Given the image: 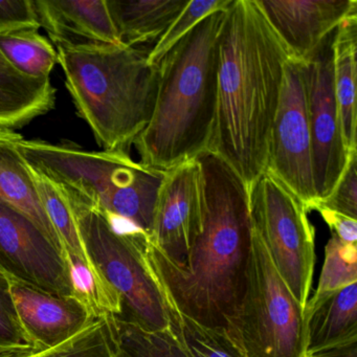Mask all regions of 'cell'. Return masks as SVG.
<instances>
[{
  "instance_id": "ffe728a7",
  "label": "cell",
  "mask_w": 357,
  "mask_h": 357,
  "mask_svg": "<svg viewBox=\"0 0 357 357\" xmlns=\"http://www.w3.org/2000/svg\"><path fill=\"white\" fill-rule=\"evenodd\" d=\"M304 317L307 353L357 336V283L326 296Z\"/></svg>"
},
{
  "instance_id": "9c48e42d",
  "label": "cell",
  "mask_w": 357,
  "mask_h": 357,
  "mask_svg": "<svg viewBox=\"0 0 357 357\" xmlns=\"http://www.w3.org/2000/svg\"><path fill=\"white\" fill-rule=\"evenodd\" d=\"M311 211L317 204L304 62L289 58L269 139L266 171Z\"/></svg>"
},
{
  "instance_id": "5b68a950",
  "label": "cell",
  "mask_w": 357,
  "mask_h": 357,
  "mask_svg": "<svg viewBox=\"0 0 357 357\" xmlns=\"http://www.w3.org/2000/svg\"><path fill=\"white\" fill-rule=\"evenodd\" d=\"M30 168L51 181L68 204L95 208L149 237L167 171L135 162L122 152L87 151L40 139L20 142Z\"/></svg>"
},
{
  "instance_id": "83f0119b",
  "label": "cell",
  "mask_w": 357,
  "mask_h": 357,
  "mask_svg": "<svg viewBox=\"0 0 357 357\" xmlns=\"http://www.w3.org/2000/svg\"><path fill=\"white\" fill-rule=\"evenodd\" d=\"M33 350L14 306L7 275L0 271V357Z\"/></svg>"
},
{
  "instance_id": "d6986e66",
  "label": "cell",
  "mask_w": 357,
  "mask_h": 357,
  "mask_svg": "<svg viewBox=\"0 0 357 357\" xmlns=\"http://www.w3.org/2000/svg\"><path fill=\"white\" fill-rule=\"evenodd\" d=\"M357 11L336 29L333 45L334 89L349 153L356 151Z\"/></svg>"
},
{
  "instance_id": "52a82bcc",
  "label": "cell",
  "mask_w": 357,
  "mask_h": 357,
  "mask_svg": "<svg viewBox=\"0 0 357 357\" xmlns=\"http://www.w3.org/2000/svg\"><path fill=\"white\" fill-rule=\"evenodd\" d=\"M229 332L248 357H306L304 310L252 225L245 286Z\"/></svg>"
},
{
  "instance_id": "7a4b0ae2",
  "label": "cell",
  "mask_w": 357,
  "mask_h": 357,
  "mask_svg": "<svg viewBox=\"0 0 357 357\" xmlns=\"http://www.w3.org/2000/svg\"><path fill=\"white\" fill-rule=\"evenodd\" d=\"M289 58L257 0H233L221 28L216 118L206 151L225 160L248 189L266 171Z\"/></svg>"
},
{
  "instance_id": "4fadbf2b",
  "label": "cell",
  "mask_w": 357,
  "mask_h": 357,
  "mask_svg": "<svg viewBox=\"0 0 357 357\" xmlns=\"http://www.w3.org/2000/svg\"><path fill=\"white\" fill-rule=\"evenodd\" d=\"M291 59L307 61L324 39L357 11L356 0H257Z\"/></svg>"
},
{
  "instance_id": "8fae6325",
  "label": "cell",
  "mask_w": 357,
  "mask_h": 357,
  "mask_svg": "<svg viewBox=\"0 0 357 357\" xmlns=\"http://www.w3.org/2000/svg\"><path fill=\"white\" fill-rule=\"evenodd\" d=\"M0 271L43 291L75 296L63 252L34 221L5 202H0Z\"/></svg>"
},
{
  "instance_id": "7402d4cb",
  "label": "cell",
  "mask_w": 357,
  "mask_h": 357,
  "mask_svg": "<svg viewBox=\"0 0 357 357\" xmlns=\"http://www.w3.org/2000/svg\"><path fill=\"white\" fill-rule=\"evenodd\" d=\"M0 52L16 70L33 78H50L58 63L57 50L35 29L0 33Z\"/></svg>"
},
{
  "instance_id": "5bb4252c",
  "label": "cell",
  "mask_w": 357,
  "mask_h": 357,
  "mask_svg": "<svg viewBox=\"0 0 357 357\" xmlns=\"http://www.w3.org/2000/svg\"><path fill=\"white\" fill-rule=\"evenodd\" d=\"M9 282L16 312L33 350L57 346L97 319L75 296L50 294L15 280Z\"/></svg>"
},
{
  "instance_id": "4dcf8cb0",
  "label": "cell",
  "mask_w": 357,
  "mask_h": 357,
  "mask_svg": "<svg viewBox=\"0 0 357 357\" xmlns=\"http://www.w3.org/2000/svg\"><path fill=\"white\" fill-rule=\"evenodd\" d=\"M317 211L327 223L331 233L346 243H357V220L346 215L317 206Z\"/></svg>"
},
{
  "instance_id": "ac0fdd59",
  "label": "cell",
  "mask_w": 357,
  "mask_h": 357,
  "mask_svg": "<svg viewBox=\"0 0 357 357\" xmlns=\"http://www.w3.org/2000/svg\"><path fill=\"white\" fill-rule=\"evenodd\" d=\"M190 0H106L119 40L125 47L155 45Z\"/></svg>"
},
{
  "instance_id": "4316f807",
  "label": "cell",
  "mask_w": 357,
  "mask_h": 357,
  "mask_svg": "<svg viewBox=\"0 0 357 357\" xmlns=\"http://www.w3.org/2000/svg\"><path fill=\"white\" fill-rule=\"evenodd\" d=\"M233 0H190L187 7L177 16L160 40L152 47L148 55V62L158 66L160 60L190 31L211 14L225 11Z\"/></svg>"
},
{
  "instance_id": "d4e9b609",
  "label": "cell",
  "mask_w": 357,
  "mask_h": 357,
  "mask_svg": "<svg viewBox=\"0 0 357 357\" xmlns=\"http://www.w3.org/2000/svg\"><path fill=\"white\" fill-rule=\"evenodd\" d=\"M112 317H97L78 333L45 350H31L7 357H114Z\"/></svg>"
},
{
  "instance_id": "f546056e",
  "label": "cell",
  "mask_w": 357,
  "mask_h": 357,
  "mask_svg": "<svg viewBox=\"0 0 357 357\" xmlns=\"http://www.w3.org/2000/svg\"><path fill=\"white\" fill-rule=\"evenodd\" d=\"M40 28L33 0L0 1V33Z\"/></svg>"
},
{
  "instance_id": "ba28073f",
  "label": "cell",
  "mask_w": 357,
  "mask_h": 357,
  "mask_svg": "<svg viewBox=\"0 0 357 357\" xmlns=\"http://www.w3.org/2000/svg\"><path fill=\"white\" fill-rule=\"evenodd\" d=\"M248 196L252 227L304 310L315 264L314 227L307 216L306 206L267 172L252 183Z\"/></svg>"
},
{
  "instance_id": "7c38bea8",
  "label": "cell",
  "mask_w": 357,
  "mask_h": 357,
  "mask_svg": "<svg viewBox=\"0 0 357 357\" xmlns=\"http://www.w3.org/2000/svg\"><path fill=\"white\" fill-rule=\"evenodd\" d=\"M202 229L200 172L196 160L167 171L148 240L173 263L185 262Z\"/></svg>"
},
{
  "instance_id": "cb8c5ba5",
  "label": "cell",
  "mask_w": 357,
  "mask_h": 357,
  "mask_svg": "<svg viewBox=\"0 0 357 357\" xmlns=\"http://www.w3.org/2000/svg\"><path fill=\"white\" fill-rule=\"evenodd\" d=\"M33 174L41 202L57 234L68 265L70 263L81 262L89 265L91 268L97 269L87 256L86 250L79 235L74 215L59 190L51 181L37 174L34 171Z\"/></svg>"
},
{
  "instance_id": "f1b7e54d",
  "label": "cell",
  "mask_w": 357,
  "mask_h": 357,
  "mask_svg": "<svg viewBox=\"0 0 357 357\" xmlns=\"http://www.w3.org/2000/svg\"><path fill=\"white\" fill-rule=\"evenodd\" d=\"M356 160L357 150L349 155L346 169L332 193L326 199L317 202L312 210L321 206L357 220Z\"/></svg>"
},
{
  "instance_id": "d6a6232c",
  "label": "cell",
  "mask_w": 357,
  "mask_h": 357,
  "mask_svg": "<svg viewBox=\"0 0 357 357\" xmlns=\"http://www.w3.org/2000/svg\"><path fill=\"white\" fill-rule=\"evenodd\" d=\"M114 357H116V355H114Z\"/></svg>"
},
{
  "instance_id": "484cf974",
  "label": "cell",
  "mask_w": 357,
  "mask_h": 357,
  "mask_svg": "<svg viewBox=\"0 0 357 357\" xmlns=\"http://www.w3.org/2000/svg\"><path fill=\"white\" fill-rule=\"evenodd\" d=\"M353 283H357V243H346L332 234L325 248V261L317 290L307 301L304 311Z\"/></svg>"
},
{
  "instance_id": "2e32d148",
  "label": "cell",
  "mask_w": 357,
  "mask_h": 357,
  "mask_svg": "<svg viewBox=\"0 0 357 357\" xmlns=\"http://www.w3.org/2000/svg\"><path fill=\"white\" fill-rule=\"evenodd\" d=\"M22 139L15 131L0 128V202L10 204L34 221L62 252L39 196L32 169L20 152Z\"/></svg>"
},
{
  "instance_id": "6da1fadb",
  "label": "cell",
  "mask_w": 357,
  "mask_h": 357,
  "mask_svg": "<svg viewBox=\"0 0 357 357\" xmlns=\"http://www.w3.org/2000/svg\"><path fill=\"white\" fill-rule=\"evenodd\" d=\"M200 172L202 229L185 262L173 263L149 240L146 257L179 311L206 327L231 329L245 286L252 248L248 189L216 154L195 158Z\"/></svg>"
},
{
  "instance_id": "44dd1931",
  "label": "cell",
  "mask_w": 357,
  "mask_h": 357,
  "mask_svg": "<svg viewBox=\"0 0 357 357\" xmlns=\"http://www.w3.org/2000/svg\"><path fill=\"white\" fill-rule=\"evenodd\" d=\"M164 291V290H162ZM170 328L189 357H248L239 340L223 327H206L185 317L164 292Z\"/></svg>"
},
{
  "instance_id": "9a60e30c",
  "label": "cell",
  "mask_w": 357,
  "mask_h": 357,
  "mask_svg": "<svg viewBox=\"0 0 357 357\" xmlns=\"http://www.w3.org/2000/svg\"><path fill=\"white\" fill-rule=\"evenodd\" d=\"M39 24L55 47L123 45L106 0H33Z\"/></svg>"
},
{
  "instance_id": "3957f363",
  "label": "cell",
  "mask_w": 357,
  "mask_h": 357,
  "mask_svg": "<svg viewBox=\"0 0 357 357\" xmlns=\"http://www.w3.org/2000/svg\"><path fill=\"white\" fill-rule=\"evenodd\" d=\"M225 11L202 20L158 63L153 114L133 143L141 164L168 171L208 150L216 118Z\"/></svg>"
},
{
  "instance_id": "277c9868",
  "label": "cell",
  "mask_w": 357,
  "mask_h": 357,
  "mask_svg": "<svg viewBox=\"0 0 357 357\" xmlns=\"http://www.w3.org/2000/svg\"><path fill=\"white\" fill-rule=\"evenodd\" d=\"M147 45L56 47L79 116L106 152L128 153L155 106L160 72Z\"/></svg>"
},
{
  "instance_id": "8992f818",
  "label": "cell",
  "mask_w": 357,
  "mask_h": 357,
  "mask_svg": "<svg viewBox=\"0 0 357 357\" xmlns=\"http://www.w3.org/2000/svg\"><path fill=\"white\" fill-rule=\"evenodd\" d=\"M68 206L87 256L120 296L119 317L148 330L168 329L164 291L146 257L148 236L95 208Z\"/></svg>"
},
{
  "instance_id": "30bf717a",
  "label": "cell",
  "mask_w": 357,
  "mask_h": 357,
  "mask_svg": "<svg viewBox=\"0 0 357 357\" xmlns=\"http://www.w3.org/2000/svg\"><path fill=\"white\" fill-rule=\"evenodd\" d=\"M328 35L304 62L313 179L317 202L326 199L337 185L349 160L334 89L333 45Z\"/></svg>"
},
{
  "instance_id": "603a6c76",
  "label": "cell",
  "mask_w": 357,
  "mask_h": 357,
  "mask_svg": "<svg viewBox=\"0 0 357 357\" xmlns=\"http://www.w3.org/2000/svg\"><path fill=\"white\" fill-rule=\"evenodd\" d=\"M116 357H189L172 330H148L137 324L112 317Z\"/></svg>"
},
{
  "instance_id": "1f68e13d",
  "label": "cell",
  "mask_w": 357,
  "mask_h": 357,
  "mask_svg": "<svg viewBox=\"0 0 357 357\" xmlns=\"http://www.w3.org/2000/svg\"><path fill=\"white\" fill-rule=\"evenodd\" d=\"M306 357H357V336L311 351Z\"/></svg>"
},
{
  "instance_id": "e0dca14e",
  "label": "cell",
  "mask_w": 357,
  "mask_h": 357,
  "mask_svg": "<svg viewBox=\"0 0 357 357\" xmlns=\"http://www.w3.org/2000/svg\"><path fill=\"white\" fill-rule=\"evenodd\" d=\"M55 102L51 79L22 74L0 52V128H22L53 109Z\"/></svg>"
}]
</instances>
